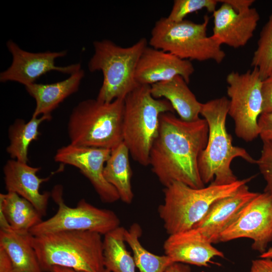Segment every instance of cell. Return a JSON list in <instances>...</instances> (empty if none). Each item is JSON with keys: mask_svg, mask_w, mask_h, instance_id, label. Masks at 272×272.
I'll list each match as a JSON object with an SVG mask.
<instances>
[{"mask_svg": "<svg viewBox=\"0 0 272 272\" xmlns=\"http://www.w3.org/2000/svg\"><path fill=\"white\" fill-rule=\"evenodd\" d=\"M242 238L251 239L252 248L260 254L266 250L272 241V196L268 193H258L221 234L219 242Z\"/></svg>", "mask_w": 272, "mask_h": 272, "instance_id": "11", "label": "cell"}, {"mask_svg": "<svg viewBox=\"0 0 272 272\" xmlns=\"http://www.w3.org/2000/svg\"><path fill=\"white\" fill-rule=\"evenodd\" d=\"M213 35L220 44L234 48L245 46L253 36L260 19L255 8L236 12L230 5L222 3L213 13Z\"/></svg>", "mask_w": 272, "mask_h": 272, "instance_id": "15", "label": "cell"}, {"mask_svg": "<svg viewBox=\"0 0 272 272\" xmlns=\"http://www.w3.org/2000/svg\"><path fill=\"white\" fill-rule=\"evenodd\" d=\"M209 18L201 23L184 20L175 22L167 17L160 18L151 31L149 46L170 53L185 60L221 63L226 56L221 44L212 35H207Z\"/></svg>", "mask_w": 272, "mask_h": 272, "instance_id": "8", "label": "cell"}, {"mask_svg": "<svg viewBox=\"0 0 272 272\" xmlns=\"http://www.w3.org/2000/svg\"><path fill=\"white\" fill-rule=\"evenodd\" d=\"M111 151L110 149L70 144L59 148L54 159L57 162L77 168L89 180L101 200L110 203L120 199L117 191L107 181L103 174Z\"/></svg>", "mask_w": 272, "mask_h": 272, "instance_id": "12", "label": "cell"}, {"mask_svg": "<svg viewBox=\"0 0 272 272\" xmlns=\"http://www.w3.org/2000/svg\"><path fill=\"white\" fill-rule=\"evenodd\" d=\"M180 76L150 86L151 93L156 99H165L172 105L182 120L191 122L199 119L201 103Z\"/></svg>", "mask_w": 272, "mask_h": 272, "instance_id": "20", "label": "cell"}, {"mask_svg": "<svg viewBox=\"0 0 272 272\" xmlns=\"http://www.w3.org/2000/svg\"><path fill=\"white\" fill-rule=\"evenodd\" d=\"M259 192L249 190L247 184L235 193L214 202L206 215L193 228L197 229L212 243L237 219L246 205Z\"/></svg>", "mask_w": 272, "mask_h": 272, "instance_id": "17", "label": "cell"}, {"mask_svg": "<svg viewBox=\"0 0 272 272\" xmlns=\"http://www.w3.org/2000/svg\"><path fill=\"white\" fill-rule=\"evenodd\" d=\"M49 272H82L76 270L73 268L60 266H53L50 270Z\"/></svg>", "mask_w": 272, "mask_h": 272, "instance_id": "36", "label": "cell"}, {"mask_svg": "<svg viewBox=\"0 0 272 272\" xmlns=\"http://www.w3.org/2000/svg\"><path fill=\"white\" fill-rule=\"evenodd\" d=\"M171 103L156 99L149 85H140L124 99L123 142L134 161L150 164V154L159 130V118L165 112L174 113Z\"/></svg>", "mask_w": 272, "mask_h": 272, "instance_id": "6", "label": "cell"}, {"mask_svg": "<svg viewBox=\"0 0 272 272\" xmlns=\"http://www.w3.org/2000/svg\"><path fill=\"white\" fill-rule=\"evenodd\" d=\"M40 167H32L16 160L7 161L3 167L5 188L7 192H15L30 202L42 216L46 214L51 192L40 191L41 183L49 177L40 178L37 173Z\"/></svg>", "mask_w": 272, "mask_h": 272, "instance_id": "18", "label": "cell"}, {"mask_svg": "<svg viewBox=\"0 0 272 272\" xmlns=\"http://www.w3.org/2000/svg\"><path fill=\"white\" fill-rule=\"evenodd\" d=\"M104 272H110L109 270L105 269Z\"/></svg>", "mask_w": 272, "mask_h": 272, "instance_id": "38", "label": "cell"}, {"mask_svg": "<svg viewBox=\"0 0 272 272\" xmlns=\"http://www.w3.org/2000/svg\"><path fill=\"white\" fill-rule=\"evenodd\" d=\"M258 124L259 136L261 140H272V112L262 113Z\"/></svg>", "mask_w": 272, "mask_h": 272, "instance_id": "30", "label": "cell"}, {"mask_svg": "<svg viewBox=\"0 0 272 272\" xmlns=\"http://www.w3.org/2000/svg\"><path fill=\"white\" fill-rule=\"evenodd\" d=\"M194 72V66L190 60L147 46L138 61L135 79L139 85L151 86L180 76L188 84Z\"/></svg>", "mask_w": 272, "mask_h": 272, "instance_id": "14", "label": "cell"}, {"mask_svg": "<svg viewBox=\"0 0 272 272\" xmlns=\"http://www.w3.org/2000/svg\"><path fill=\"white\" fill-rule=\"evenodd\" d=\"M229 99L225 97L201 104L200 115L209 127L208 139L198 160V169L204 184L226 185L238 180L231 168L233 160L240 158L251 164L256 160L244 148L232 144L226 127Z\"/></svg>", "mask_w": 272, "mask_h": 272, "instance_id": "2", "label": "cell"}, {"mask_svg": "<svg viewBox=\"0 0 272 272\" xmlns=\"http://www.w3.org/2000/svg\"><path fill=\"white\" fill-rule=\"evenodd\" d=\"M254 2V0L219 1L220 3L228 4L237 12H243L249 9Z\"/></svg>", "mask_w": 272, "mask_h": 272, "instance_id": "33", "label": "cell"}, {"mask_svg": "<svg viewBox=\"0 0 272 272\" xmlns=\"http://www.w3.org/2000/svg\"><path fill=\"white\" fill-rule=\"evenodd\" d=\"M254 176L226 185L211 183L195 188L175 181L163 189L164 202L158 212L167 233L169 235L192 228L206 215L216 200L235 193Z\"/></svg>", "mask_w": 272, "mask_h": 272, "instance_id": "4", "label": "cell"}, {"mask_svg": "<svg viewBox=\"0 0 272 272\" xmlns=\"http://www.w3.org/2000/svg\"><path fill=\"white\" fill-rule=\"evenodd\" d=\"M249 272H272V259L260 258L252 260Z\"/></svg>", "mask_w": 272, "mask_h": 272, "instance_id": "32", "label": "cell"}, {"mask_svg": "<svg viewBox=\"0 0 272 272\" xmlns=\"http://www.w3.org/2000/svg\"><path fill=\"white\" fill-rule=\"evenodd\" d=\"M165 272H191V268L187 264L174 262L170 264Z\"/></svg>", "mask_w": 272, "mask_h": 272, "instance_id": "35", "label": "cell"}, {"mask_svg": "<svg viewBox=\"0 0 272 272\" xmlns=\"http://www.w3.org/2000/svg\"><path fill=\"white\" fill-rule=\"evenodd\" d=\"M142 234L141 226L134 223L127 230L125 229L124 238L131 248L136 267L140 272H165L173 262L166 255H156L146 249L140 241Z\"/></svg>", "mask_w": 272, "mask_h": 272, "instance_id": "26", "label": "cell"}, {"mask_svg": "<svg viewBox=\"0 0 272 272\" xmlns=\"http://www.w3.org/2000/svg\"><path fill=\"white\" fill-rule=\"evenodd\" d=\"M101 235L88 231H61L32 235L31 242L42 272H49L53 266L104 272Z\"/></svg>", "mask_w": 272, "mask_h": 272, "instance_id": "3", "label": "cell"}, {"mask_svg": "<svg viewBox=\"0 0 272 272\" xmlns=\"http://www.w3.org/2000/svg\"><path fill=\"white\" fill-rule=\"evenodd\" d=\"M212 244L197 229L192 228L169 235L163 249L173 263L208 267L215 257H224V253Z\"/></svg>", "mask_w": 272, "mask_h": 272, "instance_id": "16", "label": "cell"}, {"mask_svg": "<svg viewBox=\"0 0 272 272\" xmlns=\"http://www.w3.org/2000/svg\"><path fill=\"white\" fill-rule=\"evenodd\" d=\"M51 119V116L43 115L32 117L27 122L22 119L15 120L9 128L10 143L6 149L12 159L27 163L29 147L40 135V125L44 121Z\"/></svg>", "mask_w": 272, "mask_h": 272, "instance_id": "24", "label": "cell"}, {"mask_svg": "<svg viewBox=\"0 0 272 272\" xmlns=\"http://www.w3.org/2000/svg\"><path fill=\"white\" fill-rule=\"evenodd\" d=\"M262 141L261 154L256 164L266 182L264 192L272 196V140Z\"/></svg>", "mask_w": 272, "mask_h": 272, "instance_id": "29", "label": "cell"}, {"mask_svg": "<svg viewBox=\"0 0 272 272\" xmlns=\"http://www.w3.org/2000/svg\"><path fill=\"white\" fill-rule=\"evenodd\" d=\"M30 232L21 233L11 228L0 229V247L9 255L13 272H42Z\"/></svg>", "mask_w": 272, "mask_h": 272, "instance_id": "21", "label": "cell"}, {"mask_svg": "<svg viewBox=\"0 0 272 272\" xmlns=\"http://www.w3.org/2000/svg\"><path fill=\"white\" fill-rule=\"evenodd\" d=\"M129 155L127 146L121 142L111 150L103 171L105 179L115 188L120 199L126 204L131 203L134 197Z\"/></svg>", "mask_w": 272, "mask_h": 272, "instance_id": "22", "label": "cell"}, {"mask_svg": "<svg viewBox=\"0 0 272 272\" xmlns=\"http://www.w3.org/2000/svg\"><path fill=\"white\" fill-rule=\"evenodd\" d=\"M259 257L272 259V247L267 249L264 252L260 254Z\"/></svg>", "mask_w": 272, "mask_h": 272, "instance_id": "37", "label": "cell"}, {"mask_svg": "<svg viewBox=\"0 0 272 272\" xmlns=\"http://www.w3.org/2000/svg\"><path fill=\"white\" fill-rule=\"evenodd\" d=\"M147 46L145 38L126 47L108 39L93 42L94 54L88 62V69L91 72H101L103 77L98 100L111 102L124 98L140 85L135 79V70Z\"/></svg>", "mask_w": 272, "mask_h": 272, "instance_id": "7", "label": "cell"}, {"mask_svg": "<svg viewBox=\"0 0 272 272\" xmlns=\"http://www.w3.org/2000/svg\"><path fill=\"white\" fill-rule=\"evenodd\" d=\"M262 93L263 96L262 113L272 112V76L263 80Z\"/></svg>", "mask_w": 272, "mask_h": 272, "instance_id": "31", "label": "cell"}, {"mask_svg": "<svg viewBox=\"0 0 272 272\" xmlns=\"http://www.w3.org/2000/svg\"><path fill=\"white\" fill-rule=\"evenodd\" d=\"M272 76V74H271V76Z\"/></svg>", "mask_w": 272, "mask_h": 272, "instance_id": "39", "label": "cell"}, {"mask_svg": "<svg viewBox=\"0 0 272 272\" xmlns=\"http://www.w3.org/2000/svg\"><path fill=\"white\" fill-rule=\"evenodd\" d=\"M208 134V124L204 118L188 122L174 113L161 114L149 165L164 187L175 181L195 188L205 186L199 174L198 160Z\"/></svg>", "mask_w": 272, "mask_h": 272, "instance_id": "1", "label": "cell"}, {"mask_svg": "<svg viewBox=\"0 0 272 272\" xmlns=\"http://www.w3.org/2000/svg\"><path fill=\"white\" fill-rule=\"evenodd\" d=\"M218 3L217 0H175L167 18L171 21L178 22L185 20L188 15L203 9L213 13Z\"/></svg>", "mask_w": 272, "mask_h": 272, "instance_id": "28", "label": "cell"}, {"mask_svg": "<svg viewBox=\"0 0 272 272\" xmlns=\"http://www.w3.org/2000/svg\"><path fill=\"white\" fill-rule=\"evenodd\" d=\"M262 81L258 70L230 73L226 77L230 98L228 115L233 119L235 132L245 142L259 136L258 120L262 113Z\"/></svg>", "mask_w": 272, "mask_h": 272, "instance_id": "10", "label": "cell"}, {"mask_svg": "<svg viewBox=\"0 0 272 272\" xmlns=\"http://www.w3.org/2000/svg\"><path fill=\"white\" fill-rule=\"evenodd\" d=\"M6 45L13 60L9 67L0 74L2 83L14 81L26 86L51 71L71 75L81 69L80 63L63 66L55 65V59L66 55V50L32 53L21 49L12 40L7 41Z\"/></svg>", "mask_w": 272, "mask_h": 272, "instance_id": "13", "label": "cell"}, {"mask_svg": "<svg viewBox=\"0 0 272 272\" xmlns=\"http://www.w3.org/2000/svg\"><path fill=\"white\" fill-rule=\"evenodd\" d=\"M85 76L81 69L64 80L51 84L33 83L25 87L36 101L32 117L51 116V112L70 95L77 92Z\"/></svg>", "mask_w": 272, "mask_h": 272, "instance_id": "19", "label": "cell"}, {"mask_svg": "<svg viewBox=\"0 0 272 272\" xmlns=\"http://www.w3.org/2000/svg\"><path fill=\"white\" fill-rule=\"evenodd\" d=\"M124 99L111 102L88 99L79 102L69 119L70 144L112 150L122 142Z\"/></svg>", "mask_w": 272, "mask_h": 272, "instance_id": "5", "label": "cell"}, {"mask_svg": "<svg viewBox=\"0 0 272 272\" xmlns=\"http://www.w3.org/2000/svg\"><path fill=\"white\" fill-rule=\"evenodd\" d=\"M124 230L119 226L104 235V265L110 272H135L133 257L126 247Z\"/></svg>", "mask_w": 272, "mask_h": 272, "instance_id": "25", "label": "cell"}, {"mask_svg": "<svg viewBox=\"0 0 272 272\" xmlns=\"http://www.w3.org/2000/svg\"><path fill=\"white\" fill-rule=\"evenodd\" d=\"M251 65L258 70L262 80L272 74V11L260 33Z\"/></svg>", "mask_w": 272, "mask_h": 272, "instance_id": "27", "label": "cell"}, {"mask_svg": "<svg viewBox=\"0 0 272 272\" xmlns=\"http://www.w3.org/2000/svg\"><path fill=\"white\" fill-rule=\"evenodd\" d=\"M51 196L57 205V211L52 217L30 230L33 236L70 231H92L105 235L120 226V220L113 211L97 208L84 198L76 207H69L64 201L60 185L54 187Z\"/></svg>", "mask_w": 272, "mask_h": 272, "instance_id": "9", "label": "cell"}, {"mask_svg": "<svg viewBox=\"0 0 272 272\" xmlns=\"http://www.w3.org/2000/svg\"><path fill=\"white\" fill-rule=\"evenodd\" d=\"M0 215L18 232H30L42 221V216L30 202L13 192L0 194Z\"/></svg>", "mask_w": 272, "mask_h": 272, "instance_id": "23", "label": "cell"}, {"mask_svg": "<svg viewBox=\"0 0 272 272\" xmlns=\"http://www.w3.org/2000/svg\"><path fill=\"white\" fill-rule=\"evenodd\" d=\"M0 272H13L11 260L6 251L0 247Z\"/></svg>", "mask_w": 272, "mask_h": 272, "instance_id": "34", "label": "cell"}]
</instances>
